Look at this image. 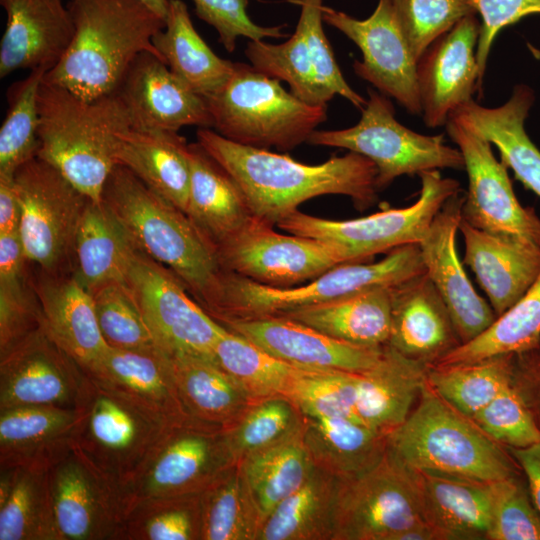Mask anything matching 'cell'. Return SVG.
<instances>
[{
  "label": "cell",
  "instance_id": "6da1fadb",
  "mask_svg": "<svg viewBox=\"0 0 540 540\" xmlns=\"http://www.w3.org/2000/svg\"><path fill=\"white\" fill-rule=\"evenodd\" d=\"M196 137L236 182L253 216L270 225L322 195L347 196L360 211L378 199L377 167L358 153L350 151L310 165L286 154L235 143L209 128H199Z\"/></svg>",
  "mask_w": 540,
  "mask_h": 540
},
{
  "label": "cell",
  "instance_id": "7a4b0ae2",
  "mask_svg": "<svg viewBox=\"0 0 540 540\" xmlns=\"http://www.w3.org/2000/svg\"><path fill=\"white\" fill-rule=\"evenodd\" d=\"M66 5L74 37L44 82L95 100L117 91L141 53L148 51L162 60L153 38L165 19L141 0H67Z\"/></svg>",
  "mask_w": 540,
  "mask_h": 540
},
{
  "label": "cell",
  "instance_id": "3957f363",
  "mask_svg": "<svg viewBox=\"0 0 540 540\" xmlns=\"http://www.w3.org/2000/svg\"><path fill=\"white\" fill-rule=\"evenodd\" d=\"M102 201L125 227L136 247L174 272L211 314L219 298L223 269L216 248L186 213L120 164L106 180Z\"/></svg>",
  "mask_w": 540,
  "mask_h": 540
},
{
  "label": "cell",
  "instance_id": "277c9868",
  "mask_svg": "<svg viewBox=\"0 0 540 540\" xmlns=\"http://www.w3.org/2000/svg\"><path fill=\"white\" fill-rule=\"evenodd\" d=\"M38 113L37 157L59 170L90 200L100 202L106 180L117 165L118 134L131 128L117 93L85 100L42 81Z\"/></svg>",
  "mask_w": 540,
  "mask_h": 540
},
{
  "label": "cell",
  "instance_id": "5b68a950",
  "mask_svg": "<svg viewBox=\"0 0 540 540\" xmlns=\"http://www.w3.org/2000/svg\"><path fill=\"white\" fill-rule=\"evenodd\" d=\"M416 408L387 435V452L411 470L494 482L517 476L516 462L470 418L427 384Z\"/></svg>",
  "mask_w": 540,
  "mask_h": 540
},
{
  "label": "cell",
  "instance_id": "8992f818",
  "mask_svg": "<svg viewBox=\"0 0 540 540\" xmlns=\"http://www.w3.org/2000/svg\"><path fill=\"white\" fill-rule=\"evenodd\" d=\"M84 373L75 403L78 419L72 448L120 495L121 488L139 471L169 427L178 421L111 383Z\"/></svg>",
  "mask_w": 540,
  "mask_h": 540
},
{
  "label": "cell",
  "instance_id": "52a82bcc",
  "mask_svg": "<svg viewBox=\"0 0 540 540\" xmlns=\"http://www.w3.org/2000/svg\"><path fill=\"white\" fill-rule=\"evenodd\" d=\"M425 272L418 244L389 251L377 262L338 264L305 285L270 287L223 270L220 294L210 314L220 324L279 316L374 287H392Z\"/></svg>",
  "mask_w": 540,
  "mask_h": 540
},
{
  "label": "cell",
  "instance_id": "ba28073f",
  "mask_svg": "<svg viewBox=\"0 0 540 540\" xmlns=\"http://www.w3.org/2000/svg\"><path fill=\"white\" fill-rule=\"evenodd\" d=\"M205 100L217 133L266 150L296 148L327 118V105L308 104L285 90L280 80L240 62L226 83Z\"/></svg>",
  "mask_w": 540,
  "mask_h": 540
},
{
  "label": "cell",
  "instance_id": "9c48e42d",
  "mask_svg": "<svg viewBox=\"0 0 540 540\" xmlns=\"http://www.w3.org/2000/svg\"><path fill=\"white\" fill-rule=\"evenodd\" d=\"M418 176L419 197L410 206L349 220H331L296 210L277 226L288 233L332 245L345 263L363 262L397 247L419 244L443 204L461 189L457 180L442 177L439 170Z\"/></svg>",
  "mask_w": 540,
  "mask_h": 540
},
{
  "label": "cell",
  "instance_id": "30bf717a",
  "mask_svg": "<svg viewBox=\"0 0 540 540\" xmlns=\"http://www.w3.org/2000/svg\"><path fill=\"white\" fill-rule=\"evenodd\" d=\"M359 122L341 130H315L308 143L347 149L370 159L377 167L379 191L397 177L439 169H464L458 148L446 145L442 134L423 135L398 122L388 97L368 89Z\"/></svg>",
  "mask_w": 540,
  "mask_h": 540
},
{
  "label": "cell",
  "instance_id": "8fae6325",
  "mask_svg": "<svg viewBox=\"0 0 540 540\" xmlns=\"http://www.w3.org/2000/svg\"><path fill=\"white\" fill-rule=\"evenodd\" d=\"M20 205L18 234L37 270L71 274L75 238L90 201L59 170L35 157L14 174Z\"/></svg>",
  "mask_w": 540,
  "mask_h": 540
},
{
  "label": "cell",
  "instance_id": "7c38bea8",
  "mask_svg": "<svg viewBox=\"0 0 540 540\" xmlns=\"http://www.w3.org/2000/svg\"><path fill=\"white\" fill-rule=\"evenodd\" d=\"M234 464L226 429L191 417L175 422L121 488L124 517L146 500L198 494Z\"/></svg>",
  "mask_w": 540,
  "mask_h": 540
},
{
  "label": "cell",
  "instance_id": "4fadbf2b",
  "mask_svg": "<svg viewBox=\"0 0 540 540\" xmlns=\"http://www.w3.org/2000/svg\"><path fill=\"white\" fill-rule=\"evenodd\" d=\"M422 522L417 473L387 450L370 469L340 478L333 540H395Z\"/></svg>",
  "mask_w": 540,
  "mask_h": 540
},
{
  "label": "cell",
  "instance_id": "5bb4252c",
  "mask_svg": "<svg viewBox=\"0 0 540 540\" xmlns=\"http://www.w3.org/2000/svg\"><path fill=\"white\" fill-rule=\"evenodd\" d=\"M301 12L293 35L282 44L249 41L245 56L258 72L285 81L290 92L311 105L336 95L362 110L367 100L345 80L323 29V0H293Z\"/></svg>",
  "mask_w": 540,
  "mask_h": 540
},
{
  "label": "cell",
  "instance_id": "9a60e30c",
  "mask_svg": "<svg viewBox=\"0 0 540 540\" xmlns=\"http://www.w3.org/2000/svg\"><path fill=\"white\" fill-rule=\"evenodd\" d=\"M126 284L159 348L171 355L213 359L214 347L227 329L205 311L174 272L138 249Z\"/></svg>",
  "mask_w": 540,
  "mask_h": 540
},
{
  "label": "cell",
  "instance_id": "2e32d148",
  "mask_svg": "<svg viewBox=\"0 0 540 540\" xmlns=\"http://www.w3.org/2000/svg\"><path fill=\"white\" fill-rule=\"evenodd\" d=\"M273 227L253 217L217 248L222 269L262 285L288 288L345 263L332 245L311 237L282 234Z\"/></svg>",
  "mask_w": 540,
  "mask_h": 540
},
{
  "label": "cell",
  "instance_id": "e0dca14e",
  "mask_svg": "<svg viewBox=\"0 0 540 540\" xmlns=\"http://www.w3.org/2000/svg\"><path fill=\"white\" fill-rule=\"evenodd\" d=\"M460 150L468 176L462 218L472 226L502 237H521L540 245V218L518 201L508 168L494 156L492 144L449 118L445 124Z\"/></svg>",
  "mask_w": 540,
  "mask_h": 540
},
{
  "label": "cell",
  "instance_id": "ac0fdd59",
  "mask_svg": "<svg viewBox=\"0 0 540 540\" xmlns=\"http://www.w3.org/2000/svg\"><path fill=\"white\" fill-rule=\"evenodd\" d=\"M323 21L352 40L362 52L353 62L356 75L395 99L412 115H421L417 61L399 26L390 0H378L366 19L323 5Z\"/></svg>",
  "mask_w": 540,
  "mask_h": 540
},
{
  "label": "cell",
  "instance_id": "d6986e66",
  "mask_svg": "<svg viewBox=\"0 0 540 540\" xmlns=\"http://www.w3.org/2000/svg\"><path fill=\"white\" fill-rule=\"evenodd\" d=\"M49 484L59 540L119 539V492L74 448L51 465Z\"/></svg>",
  "mask_w": 540,
  "mask_h": 540
},
{
  "label": "cell",
  "instance_id": "ffe728a7",
  "mask_svg": "<svg viewBox=\"0 0 540 540\" xmlns=\"http://www.w3.org/2000/svg\"><path fill=\"white\" fill-rule=\"evenodd\" d=\"M85 373L44 326L0 355V410L75 407Z\"/></svg>",
  "mask_w": 540,
  "mask_h": 540
},
{
  "label": "cell",
  "instance_id": "44dd1931",
  "mask_svg": "<svg viewBox=\"0 0 540 540\" xmlns=\"http://www.w3.org/2000/svg\"><path fill=\"white\" fill-rule=\"evenodd\" d=\"M463 202L461 191L452 195L418 244L425 272L443 299L461 344L480 335L496 319L491 305L473 287L457 251Z\"/></svg>",
  "mask_w": 540,
  "mask_h": 540
},
{
  "label": "cell",
  "instance_id": "7402d4cb",
  "mask_svg": "<svg viewBox=\"0 0 540 540\" xmlns=\"http://www.w3.org/2000/svg\"><path fill=\"white\" fill-rule=\"evenodd\" d=\"M480 27L476 14L464 17L431 43L417 61L421 116L427 127L444 126L450 114L478 92Z\"/></svg>",
  "mask_w": 540,
  "mask_h": 540
},
{
  "label": "cell",
  "instance_id": "603a6c76",
  "mask_svg": "<svg viewBox=\"0 0 540 540\" xmlns=\"http://www.w3.org/2000/svg\"><path fill=\"white\" fill-rule=\"evenodd\" d=\"M116 93L133 129L178 132L185 126L212 127L205 98L151 52L137 56Z\"/></svg>",
  "mask_w": 540,
  "mask_h": 540
},
{
  "label": "cell",
  "instance_id": "cb8c5ba5",
  "mask_svg": "<svg viewBox=\"0 0 540 540\" xmlns=\"http://www.w3.org/2000/svg\"><path fill=\"white\" fill-rule=\"evenodd\" d=\"M221 325L276 358L309 370L363 373L380 361L385 349V345L364 347L340 341L284 316Z\"/></svg>",
  "mask_w": 540,
  "mask_h": 540
},
{
  "label": "cell",
  "instance_id": "d4e9b609",
  "mask_svg": "<svg viewBox=\"0 0 540 540\" xmlns=\"http://www.w3.org/2000/svg\"><path fill=\"white\" fill-rule=\"evenodd\" d=\"M6 13L0 41V78L16 70L45 68L63 58L74 37L72 15L63 0H0Z\"/></svg>",
  "mask_w": 540,
  "mask_h": 540
},
{
  "label": "cell",
  "instance_id": "484cf974",
  "mask_svg": "<svg viewBox=\"0 0 540 540\" xmlns=\"http://www.w3.org/2000/svg\"><path fill=\"white\" fill-rule=\"evenodd\" d=\"M464 263L474 272L496 317L512 307L540 272V245L521 237H502L461 218Z\"/></svg>",
  "mask_w": 540,
  "mask_h": 540
},
{
  "label": "cell",
  "instance_id": "4316f807",
  "mask_svg": "<svg viewBox=\"0 0 540 540\" xmlns=\"http://www.w3.org/2000/svg\"><path fill=\"white\" fill-rule=\"evenodd\" d=\"M390 292L388 345L430 365L461 344L449 311L426 272L392 286Z\"/></svg>",
  "mask_w": 540,
  "mask_h": 540
},
{
  "label": "cell",
  "instance_id": "83f0119b",
  "mask_svg": "<svg viewBox=\"0 0 540 540\" xmlns=\"http://www.w3.org/2000/svg\"><path fill=\"white\" fill-rule=\"evenodd\" d=\"M32 280L49 336L83 370L109 349L100 331L92 295L72 274L35 269Z\"/></svg>",
  "mask_w": 540,
  "mask_h": 540
},
{
  "label": "cell",
  "instance_id": "f1b7e54d",
  "mask_svg": "<svg viewBox=\"0 0 540 540\" xmlns=\"http://www.w3.org/2000/svg\"><path fill=\"white\" fill-rule=\"evenodd\" d=\"M534 101V91L526 84H517L503 105L489 108L472 99L453 111L449 118L495 145L500 161L514 172L526 189L540 197V150L524 127Z\"/></svg>",
  "mask_w": 540,
  "mask_h": 540
},
{
  "label": "cell",
  "instance_id": "f546056e",
  "mask_svg": "<svg viewBox=\"0 0 540 540\" xmlns=\"http://www.w3.org/2000/svg\"><path fill=\"white\" fill-rule=\"evenodd\" d=\"M76 407L21 406L0 410V468L51 467L72 448Z\"/></svg>",
  "mask_w": 540,
  "mask_h": 540
},
{
  "label": "cell",
  "instance_id": "4dcf8cb0",
  "mask_svg": "<svg viewBox=\"0 0 540 540\" xmlns=\"http://www.w3.org/2000/svg\"><path fill=\"white\" fill-rule=\"evenodd\" d=\"M416 473L424 520L439 540L487 539L496 481H476L423 471Z\"/></svg>",
  "mask_w": 540,
  "mask_h": 540
},
{
  "label": "cell",
  "instance_id": "1f68e13d",
  "mask_svg": "<svg viewBox=\"0 0 540 540\" xmlns=\"http://www.w3.org/2000/svg\"><path fill=\"white\" fill-rule=\"evenodd\" d=\"M188 153L190 184L185 213L217 250L254 216L233 178L198 142L188 144Z\"/></svg>",
  "mask_w": 540,
  "mask_h": 540
},
{
  "label": "cell",
  "instance_id": "d6a6232c",
  "mask_svg": "<svg viewBox=\"0 0 540 540\" xmlns=\"http://www.w3.org/2000/svg\"><path fill=\"white\" fill-rule=\"evenodd\" d=\"M428 365L410 359L386 344L380 361L360 373L356 418L367 427L388 435L412 411L427 382Z\"/></svg>",
  "mask_w": 540,
  "mask_h": 540
},
{
  "label": "cell",
  "instance_id": "836d02e7",
  "mask_svg": "<svg viewBox=\"0 0 540 540\" xmlns=\"http://www.w3.org/2000/svg\"><path fill=\"white\" fill-rule=\"evenodd\" d=\"M116 162L186 212L190 161L188 143L178 132L133 128L120 132Z\"/></svg>",
  "mask_w": 540,
  "mask_h": 540
},
{
  "label": "cell",
  "instance_id": "e575fe53",
  "mask_svg": "<svg viewBox=\"0 0 540 540\" xmlns=\"http://www.w3.org/2000/svg\"><path fill=\"white\" fill-rule=\"evenodd\" d=\"M137 250L109 207L90 200L76 234L71 274L90 294L107 283L126 282Z\"/></svg>",
  "mask_w": 540,
  "mask_h": 540
},
{
  "label": "cell",
  "instance_id": "d590c367",
  "mask_svg": "<svg viewBox=\"0 0 540 540\" xmlns=\"http://www.w3.org/2000/svg\"><path fill=\"white\" fill-rule=\"evenodd\" d=\"M391 287H374L283 315L334 339L364 347L388 344Z\"/></svg>",
  "mask_w": 540,
  "mask_h": 540
},
{
  "label": "cell",
  "instance_id": "8d00e7d4",
  "mask_svg": "<svg viewBox=\"0 0 540 540\" xmlns=\"http://www.w3.org/2000/svg\"><path fill=\"white\" fill-rule=\"evenodd\" d=\"M124 390L168 418L187 417L178 395L172 359L158 346L144 349L109 347L88 370Z\"/></svg>",
  "mask_w": 540,
  "mask_h": 540
},
{
  "label": "cell",
  "instance_id": "74e56055",
  "mask_svg": "<svg viewBox=\"0 0 540 540\" xmlns=\"http://www.w3.org/2000/svg\"><path fill=\"white\" fill-rule=\"evenodd\" d=\"M170 356L178 395L189 417L229 429L256 403L213 359Z\"/></svg>",
  "mask_w": 540,
  "mask_h": 540
},
{
  "label": "cell",
  "instance_id": "f35d334b",
  "mask_svg": "<svg viewBox=\"0 0 540 540\" xmlns=\"http://www.w3.org/2000/svg\"><path fill=\"white\" fill-rule=\"evenodd\" d=\"M153 45L170 70L204 98L222 87L235 69V62L217 56L202 39L182 0H169L165 26Z\"/></svg>",
  "mask_w": 540,
  "mask_h": 540
},
{
  "label": "cell",
  "instance_id": "ab89813d",
  "mask_svg": "<svg viewBox=\"0 0 540 540\" xmlns=\"http://www.w3.org/2000/svg\"><path fill=\"white\" fill-rule=\"evenodd\" d=\"M303 439L314 465L341 479L370 469L387 450L386 434L348 418L304 416Z\"/></svg>",
  "mask_w": 540,
  "mask_h": 540
},
{
  "label": "cell",
  "instance_id": "60d3db41",
  "mask_svg": "<svg viewBox=\"0 0 540 540\" xmlns=\"http://www.w3.org/2000/svg\"><path fill=\"white\" fill-rule=\"evenodd\" d=\"M49 468H0V540H59Z\"/></svg>",
  "mask_w": 540,
  "mask_h": 540
},
{
  "label": "cell",
  "instance_id": "b9f144b4",
  "mask_svg": "<svg viewBox=\"0 0 540 540\" xmlns=\"http://www.w3.org/2000/svg\"><path fill=\"white\" fill-rule=\"evenodd\" d=\"M340 478L314 466L264 520L257 540H333Z\"/></svg>",
  "mask_w": 540,
  "mask_h": 540
},
{
  "label": "cell",
  "instance_id": "7bdbcfd3",
  "mask_svg": "<svg viewBox=\"0 0 540 540\" xmlns=\"http://www.w3.org/2000/svg\"><path fill=\"white\" fill-rule=\"evenodd\" d=\"M303 427L238 462L263 522L301 487L315 466L303 439Z\"/></svg>",
  "mask_w": 540,
  "mask_h": 540
},
{
  "label": "cell",
  "instance_id": "ee69618b",
  "mask_svg": "<svg viewBox=\"0 0 540 540\" xmlns=\"http://www.w3.org/2000/svg\"><path fill=\"white\" fill-rule=\"evenodd\" d=\"M18 231L0 234V355L44 326Z\"/></svg>",
  "mask_w": 540,
  "mask_h": 540
},
{
  "label": "cell",
  "instance_id": "f6af8a7d",
  "mask_svg": "<svg viewBox=\"0 0 540 540\" xmlns=\"http://www.w3.org/2000/svg\"><path fill=\"white\" fill-rule=\"evenodd\" d=\"M540 345V272L525 294L480 335L453 348L431 365L468 364L519 354Z\"/></svg>",
  "mask_w": 540,
  "mask_h": 540
},
{
  "label": "cell",
  "instance_id": "bcb514c9",
  "mask_svg": "<svg viewBox=\"0 0 540 540\" xmlns=\"http://www.w3.org/2000/svg\"><path fill=\"white\" fill-rule=\"evenodd\" d=\"M200 540H257L263 524L238 463L198 495Z\"/></svg>",
  "mask_w": 540,
  "mask_h": 540
},
{
  "label": "cell",
  "instance_id": "7dc6e473",
  "mask_svg": "<svg viewBox=\"0 0 540 540\" xmlns=\"http://www.w3.org/2000/svg\"><path fill=\"white\" fill-rule=\"evenodd\" d=\"M515 354L449 366L428 365L427 384L448 405L472 419L513 383Z\"/></svg>",
  "mask_w": 540,
  "mask_h": 540
},
{
  "label": "cell",
  "instance_id": "c3c4849f",
  "mask_svg": "<svg viewBox=\"0 0 540 540\" xmlns=\"http://www.w3.org/2000/svg\"><path fill=\"white\" fill-rule=\"evenodd\" d=\"M213 359L255 402L286 398L306 370L276 358L229 330L217 341Z\"/></svg>",
  "mask_w": 540,
  "mask_h": 540
},
{
  "label": "cell",
  "instance_id": "681fc988",
  "mask_svg": "<svg viewBox=\"0 0 540 540\" xmlns=\"http://www.w3.org/2000/svg\"><path fill=\"white\" fill-rule=\"evenodd\" d=\"M46 73L45 68L31 70L7 91L8 110L0 129V176L14 177L23 164L37 157L38 92Z\"/></svg>",
  "mask_w": 540,
  "mask_h": 540
},
{
  "label": "cell",
  "instance_id": "f907efd6",
  "mask_svg": "<svg viewBox=\"0 0 540 540\" xmlns=\"http://www.w3.org/2000/svg\"><path fill=\"white\" fill-rule=\"evenodd\" d=\"M198 495L135 505L124 517L118 540H200Z\"/></svg>",
  "mask_w": 540,
  "mask_h": 540
},
{
  "label": "cell",
  "instance_id": "816d5d0a",
  "mask_svg": "<svg viewBox=\"0 0 540 540\" xmlns=\"http://www.w3.org/2000/svg\"><path fill=\"white\" fill-rule=\"evenodd\" d=\"M303 424V414L285 397L254 403L235 425L226 429L235 462L287 438Z\"/></svg>",
  "mask_w": 540,
  "mask_h": 540
},
{
  "label": "cell",
  "instance_id": "f5cc1de1",
  "mask_svg": "<svg viewBox=\"0 0 540 540\" xmlns=\"http://www.w3.org/2000/svg\"><path fill=\"white\" fill-rule=\"evenodd\" d=\"M359 376L354 372L306 369L286 398L304 416L358 421L355 409Z\"/></svg>",
  "mask_w": 540,
  "mask_h": 540
},
{
  "label": "cell",
  "instance_id": "db71d44e",
  "mask_svg": "<svg viewBox=\"0 0 540 540\" xmlns=\"http://www.w3.org/2000/svg\"><path fill=\"white\" fill-rule=\"evenodd\" d=\"M103 338L110 347L144 349L157 346L126 282H111L91 293Z\"/></svg>",
  "mask_w": 540,
  "mask_h": 540
},
{
  "label": "cell",
  "instance_id": "11a10c76",
  "mask_svg": "<svg viewBox=\"0 0 540 540\" xmlns=\"http://www.w3.org/2000/svg\"><path fill=\"white\" fill-rule=\"evenodd\" d=\"M390 1L416 61L431 43L461 19L477 13L471 0Z\"/></svg>",
  "mask_w": 540,
  "mask_h": 540
},
{
  "label": "cell",
  "instance_id": "9f6ffc18",
  "mask_svg": "<svg viewBox=\"0 0 540 540\" xmlns=\"http://www.w3.org/2000/svg\"><path fill=\"white\" fill-rule=\"evenodd\" d=\"M472 420L490 438L508 448H523L540 441V425L514 383Z\"/></svg>",
  "mask_w": 540,
  "mask_h": 540
},
{
  "label": "cell",
  "instance_id": "6f0895ef",
  "mask_svg": "<svg viewBox=\"0 0 540 540\" xmlns=\"http://www.w3.org/2000/svg\"><path fill=\"white\" fill-rule=\"evenodd\" d=\"M488 540H540V513L516 476L496 481Z\"/></svg>",
  "mask_w": 540,
  "mask_h": 540
},
{
  "label": "cell",
  "instance_id": "680465c9",
  "mask_svg": "<svg viewBox=\"0 0 540 540\" xmlns=\"http://www.w3.org/2000/svg\"><path fill=\"white\" fill-rule=\"evenodd\" d=\"M196 15L211 25L218 33L219 42L228 52H233L238 38L251 41L265 38H283L284 25L260 26L247 14L249 0H193Z\"/></svg>",
  "mask_w": 540,
  "mask_h": 540
},
{
  "label": "cell",
  "instance_id": "91938a15",
  "mask_svg": "<svg viewBox=\"0 0 540 540\" xmlns=\"http://www.w3.org/2000/svg\"><path fill=\"white\" fill-rule=\"evenodd\" d=\"M481 16L476 48L478 92L482 93L483 78L492 44L498 33L523 17L540 14V0H471Z\"/></svg>",
  "mask_w": 540,
  "mask_h": 540
},
{
  "label": "cell",
  "instance_id": "94428289",
  "mask_svg": "<svg viewBox=\"0 0 540 540\" xmlns=\"http://www.w3.org/2000/svg\"><path fill=\"white\" fill-rule=\"evenodd\" d=\"M513 383L537 422L540 420V345L515 354ZM539 424V423H538Z\"/></svg>",
  "mask_w": 540,
  "mask_h": 540
},
{
  "label": "cell",
  "instance_id": "6125c7cd",
  "mask_svg": "<svg viewBox=\"0 0 540 540\" xmlns=\"http://www.w3.org/2000/svg\"><path fill=\"white\" fill-rule=\"evenodd\" d=\"M509 452L524 472L530 496L540 513V441L523 448H509Z\"/></svg>",
  "mask_w": 540,
  "mask_h": 540
},
{
  "label": "cell",
  "instance_id": "be15d7a7",
  "mask_svg": "<svg viewBox=\"0 0 540 540\" xmlns=\"http://www.w3.org/2000/svg\"><path fill=\"white\" fill-rule=\"evenodd\" d=\"M20 205L14 177L0 176V234L18 231Z\"/></svg>",
  "mask_w": 540,
  "mask_h": 540
},
{
  "label": "cell",
  "instance_id": "e7e4bbea",
  "mask_svg": "<svg viewBox=\"0 0 540 540\" xmlns=\"http://www.w3.org/2000/svg\"><path fill=\"white\" fill-rule=\"evenodd\" d=\"M164 19L166 18L169 0H141Z\"/></svg>",
  "mask_w": 540,
  "mask_h": 540
}]
</instances>
